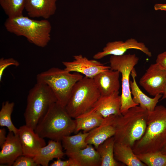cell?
Instances as JSON below:
<instances>
[{
    "label": "cell",
    "instance_id": "cell-1",
    "mask_svg": "<svg viewBox=\"0 0 166 166\" xmlns=\"http://www.w3.org/2000/svg\"><path fill=\"white\" fill-rule=\"evenodd\" d=\"M166 143V107L157 105L148 112L147 127L142 137L132 147L136 155L160 151Z\"/></svg>",
    "mask_w": 166,
    "mask_h": 166
},
{
    "label": "cell",
    "instance_id": "cell-2",
    "mask_svg": "<svg viewBox=\"0 0 166 166\" xmlns=\"http://www.w3.org/2000/svg\"><path fill=\"white\" fill-rule=\"evenodd\" d=\"M148 111L140 106L132 107L121 116H117L115 142L132 147L143 136L147 127Z\"/></svg>",
    "mask_w": 166,
    "mask_h": 166
},
{
    "label": "cell",
    "instance_id": "cell-3",
    "mask_svg": "<svg viewBox=\"0 0 166 166\" xmlns=\"http://www.w3.org/2000/svg\"><path fill=\"white\" fill-rule=\"evenodd\" d=\"M75 127V120L57 101L41 119L34 131L43 138L61 141L64 136L74 132Z\"/></svg>",
    "mask_w": 166,
    "mask_h": 166
},
{
    "label": "cell",
    "instance_id": "cell-4",
    "mask_svg": "<svg viewBox=\"0 0 166 166\" xmlns=\"http://www.w3.org/2000/svg\"><path fill=\"white\" fill-rule=\"evenodd\" d=\"M7 30L17 36H24L30 42L43 48L50 41L51 26L46 19L37 20L22 15L8 18L4 23Z\"/></svg>",
    "mask_w": 166,
    "mask_h": 166
},
{
    "label": "cell",
    "instance_id": "cell-5",
    "mask_svg": "<svg viewBox=\"0 0 166 166\" xmlns=\"http://www.w3.org/2000/svg\"><path fill=\"white\" fill-rule=\"evenodd\" d=\"M57 101L55 95L48 85L37 82L27 96L24 114L26 125L34 130L41 119Z\"/></svg>",
    "mask_w": 166,
    "mask_h": 166
},
{
    "label": "cell",
    "instance_id": "cell-6",
    "mask_svg": "<svg viewBox=\"0 0 166 166\" xmlns=\"http://www.w3.org/2000/svg\"><path fill=\"white\" fill-rule=\"evenodd\" d=\"M83 77L81 74L71 73L57 67H52L38 73L37 82L48 85L55 95L57 102L64 107L66 105L75 84Z\"/></svg>",
    "mask_w": 166,
    "mask_h": 166
},
{
    "label": "cell",
    "instance_id": "cell-7",
    "mask_svg": "<svg viewBox=\"0 0 166 166\" xmlns=\"http://www.w3.org/2000/svg\"><path fill=\"white\" fill-rule=\"evenodd\" d=\"M101 96L93 79L85 76L74 85L65 108L75 118L91 109Z\"/></svg>",
    "mask_w": 166,
    "mask_h": 166
},
{
    "label": "cell",
    "instance_id": "cell-8",
    "mask_svg": "<svg viewBox=\"0 0 166 166\" xmlns=\"http://www.w3.org/2000/svg\"><path fill=\"white\" fill-rule=\"evenodd\" d=\"M139 58L135 54L120 56L111 55L109 58L110 69L119 71L121 75V112L122 114L130 108L139 105L133 101L131 93L129 77Z\"/></svg>",
    "mask_w": 166,
    "mask_h": 166
},
{
    "label": "cell",
    "instance_id": "cell-9",
    "mask_svg": "<svg viewBox=\"0 0 166 166\" xmlns=\"http://www.w3.org/2000/svg\"><path fill=\"white\" fill-rule=\"evenodd\" d=\"M139 84L150 95L162 94L166 84V70L158 64H151L139 80Z\"/></svg>",
    "mask_w": 166,
    "mask_h": 166
},
{
    "label": "cell",
    "instance_id": "cell-10",
    "mask_svg": "<svg viewBox=\"0 0 166 166\" xmlns=\"http://www.w3.org/2000/svg\"><path fill=\"white\" fill-rule=\"evenodd\" d=\"M73 57L72 61L62 62L64 69L70 72L78 73L93 78L99 73L110 69L109 66L105 65L96 59L89 60L81 54L74 55Z\"/></svg>",
    "mask_w": 166,
    "mask_h": 166
},
{
    "label": "cell",
    "instance_id": "cell-11",
    "mask_svg": "<svg viewBox=\"0 0 166 166\" xmlns=\"http://www.w3.org/2000/svg\"><path fill=\"white\" fill-rule=\"evenodd\" d=\"M131 49L140 50L148 57L152 56V53L144 43L138 42L134 38H130L125 42L118 41L107 43L102 50L95 54L93 58L97 60L109 55H122Z\"/></svg>",
    "mask_w": 166,
    "mask_h": 166
},
{
    "label": "cell",
    "instance_id": "cell-12",
    "mask_svg": "<svg viewBox=\"0 0 166 166\" xmlns=\"http://www.w3.org/2000/svg\"><path fill=\"white\" fill-rule=\"evenodd\" d=\"M18 135L23 155L33 157L41 148L46 145L43 138L26 124L19 128Z\"/></svg>",
    "mask_w": 166,
    "mask_h": 166
},
{
    "label": "cell",
    "instance_id": "cell-13",
    "mask_svg": "<svg viewBox=\"0 0 166 166\" xmlns=\"http://www.w3.org/2000/svg\"><path fill=\"white\" fill-rule=\"evenodd\" d=\"M116 116L111 115L105 118L101 124L89 132L86 139L88 144L93 145L96 149L98 146L115 133Z\"/></svg>",
    "mask_w": 166,
    "mask_h": 166
},
{
    "label": "cell",
    "instance_id": "cell-14",
    "mask_svg": "<svg viewBox=\"0 0 166 166\" xmlns=\"http://www.w3.org/2000/svg\"><path fill=\"white\" fill-rule=\"evenodd\" d=\"M1 147V164L13 165L16 159L23 154L18 134L9 131L5 142Z\"/></svg>",
    "mask_w": 166,
    "mask_h": 166
},
{
    "label": "cell",
    "instance_id": "cell-15",
    "mask_svg": "<svg viewBox=\"0 0 166 166\" xmlns=\"http://www.w3.org/2000/svg\"><path fill=\"white\" fill-rule=\"evenodd\" d=\"M121 96L117 91L107 95H101L92 109L105 118L111 115L121 116Z\"/></svg>",
    "mask_w": 166,
    "mask_h": 166
},
{
    "label": "cell",
    "instance_id": "cell-16",
    "mask_svg": "<svg viewBox=\"0 0 166 166\" xmlns=\"http://www.w3.org/2000/svg\"><path fill=\"white\" fill-rule=\"evenodd\" d=\"M120 72L110 69L101 72L93 78L101 96H105L119 91L120 85Z\"/></svg>",
    "mask_w": 166,
    "mask_h": 166
},
{
    "label": "cell",
    "instance_id": "cell-17",
    "mask_svg": "<svg viewBox=\"0 0 166 166\" xmlns=\"http://www.w3.org/2000/svg\"><path fill=\"white\" fill-rule=\"evenodd\" d=\"M57 0H25V9L31 18L46 19L55 13Z\"/></svg>",
    "mask_w": 166,
    "mask_h": 166
},
{
    "label": "cell",
    "instance_id": "cell-18",
    "mask_svg": "<svg viewBox=\"0 0 166 166\" xmlns=\"http://www.w3.org/2000/svg\"><path fill=\"white\" fill-rule=\"evenodd\" d=\"M93 145L88 144L83 149L65 152V154L73 161L75 166H101L100 155Z\"/></svg>",
    "mask_w": 166,
    "mask_h": 166
},
{
    "label": "cell",
    "instance_id": "cell-19",
    "mask_svg": "<svg viewBox=\"0 0 166 166\" xmlns=\"http://www.w3.org/2000/svg\"><path fill=\"white\" fill-rule=\"evenodd\" d=\"M131 75L132 80L130 82V88L133 101L148 112L153 111L157 106L159 100L161 98L162 94L156 95L153 98L149 97L141 90L138 85L136 79V72L134 68L132 70Z\"/></svg>",
    "mask_w": 166,
    "mask_h": 166
},
{
    "label": "cell",
    "instance_id": "cell-20",
    "mask_svg": "<svg viewBox=\"0 0 166 166\" xmlns=\"http://www.w3.org/2000/svg\"><path fill=\"white\" fill-rule=\"evenodd\" d=\"M61 141L51 140L47 145L41 148L33 158L39 165L48 166L54 158H62L65 153Z\"/></svg>",
    "mask_w": 166,
    "mask_h": 166
},
{
    "label": "cell",
    "instance_id": "cell-21",
    "mask_svg": "<svg viewBox=\"0 0 166 166\" xmlns=\"http://www.w3.org/2000/svg\"><path fill=\"white\" fill-rule=\"evenodd\" d=\"M104 119L100 114L91 109L75 118L76 127L74 132L77 133L81 130L85 132L90 131L100 125Z\"/></svg>",
    "mask_w": 166,
    "mask_h": 166
},
{
    "label": "cell",
    "instance_id": "cell-22",
    "mask_svg": "<svg viewBox=\"0 0 166 166\" xmlns=\"http://www.w3.org/2000/svg\"><path fill=\"white\" fill-rule=\"evenodd\" d=\"M114 155L115 160L128 166H146L137 157L131 147L115 142Z\"/></svg>",
    "mask_w": 166,
    "mask_h": 166
},
{
    "label": "cell",
    "instance_id": "cell-23",
    "mask_svg": "<svg viewBox=\"0 0 166 166\" xmlns=\"http://www.w3.org/2000/svg\"><path fill=\"white\" fill-rule=\"evenodd\" d=\"M115 143L114 136L110 137L100 144L96 149L101 159V166H118L121 164L115 159L114 147Z\"/></svg>",
    "mask_w": 166,
    "mask_h": 166
},
{
    "label": "cell",
    "instance_id": "cell-24",
    "mask_svg": "<svg viewBox=\"0 0 166 166\" xmlns=\"http://www.w3.org/2000/svg\"><path fill=\"white\" fill-rule=\"evenodd\" d=\"M88 134L89 132H80L74 135L64 136L61 141L65 152L76 151L86 147L88 144L86 139Z\"/></svg>",
    "mask_w": 166,
    "mask_h": 166
},
{
    "label": "cell",
    "instance_id": "cell-25",
    "mask_svg": "<svg viewBox=\"0 0 166 166\" xmlns=\"http://www.w3.org/2000/svg\"><path fill=\"white\" fill-rule=\"evenodd\" d=\"M14 103L6 101L2 104L0 111V126L6 127L9 131L15 134H18L19 128L13 124L11 120V115L13 112Z\"/></svg>",
    "mask_w": 166,
    "mask_h": 166
},
{
    "label": "cell",
    "instance_id": "cell-26",
    "mask_svg": "<svg viewBox=\"0 0 166 166\" xmlns=\"http://www.w3.org/2000/svg\"><path fill=\"white\" fill-rule=\"evenodd\" d=\"M25 0H0V5L8 18L22 15Z\"/></svg>",
    "mask_w": 166,
    "mask_h": 166
},
{
    "label": "cell",
    "instance_id": "cell-27",
    "mask_svg": "<svg viewBox=\"0 0 166 166\" xmlns=\"http://www.w3.org/2000/svg\"><path fill=\"white\" fill-rule=\"evenodd\" d=\"M136 155L138 158L146 166H166V155L160 151Z\"/></svg>",
    "mask_w": 166,
    "mask_h": 166
},
{
    "label": "cell",
    "instance_id": "cell-28",
    "mask_svg": "<svg viewBox=\"0 0 166 166\" xmlns=\"http://www.w3.org/2000/svg\"><path fill=\"white\" fill-rule=\"evenodd\" d=\"M13 166H39L33 157L22 155L18 157L14 163Z\"/></svg>",
    "mask_w": 166,
    "mask_h": 166
},
{
    "label": "cell",
    "instance_id": "cell-29",
    "mask_svg": "<svg viewBox=\"0 0 166 166\" xmlns=\"http://www.w3.org/2000/svg\"><path fill=\"white\" fill-rule=\"evenodd\" d=\"M19 65V62L12 58L5 59L1 58L0 59V81H2L4 71L7 67L11 65L18 66Z\"/></svg>",
    "mask_w": 166,
    "mask_h": 166
},
{
    "label": "cell",
    "instance_id": "cell-30",
    "mask_svg": "<svg viewBox=\"0 0 166 166\" xmlns=\"http://www.w3.org/2000/svg\"><path fill=\"white\" fill-rule=\"evenodd\" d=\"M51 166H75L73 160L69 158L65 160H62L61 158H57L50 164Z\"/></svg>",
    "mask_w": 166,
    "mask_h": 166
},
{
    "label": "cell",
    "instance_id": "cell-31",
    "mask_svg": "<svg viewBox=\"0 0 166 166\" xmlns=\"http://www.w3.org/2000/svg\"><path fill=\"white\" fill-rule=\"evenodd\" d=\"M156 63L166 70V51L159 54L156 57Z\"/></svg>",
    "mask_w": 166,
    "mask_h": 166
},
{
    "label": "cell",
    "instance_id": "cell-32",
    "mask_svg": "<svg viewBox=\"0 0 166 166\" xmlns=\"http://www.w3.org/2000/svg\"><path fill=\"white\" fill-rule=\"evenodd\" d=\"M7 136H6V130L4 128L0 129V146L1 147L5 143Z\"/></svg>",
    "mask_w": 166,
    "mask_h": 166
},
{
    "label": "cell",
    "instance_id": "cell-33",
    "mask_svg": "<svg viewBox=\"0 0 166 166\" xmlns=\"http://www.w3.org/2000/svg\"><path fill=\"white\" fill-rule=\"evenodd\" d=\"M154 9L156 10L166 11V4H156L154 6Z\"/></svg>",
    "mask_w": 166,
    "mask_h": 166
},
{
    "label": "cell",
    "instance_id": "cell-34",
    "mask_svg": "<svg viewBox=\"0 0 166 166\" xmlns=\"http://www.w3.org/2000/svg\"><path fill=\"white\" fill-rule=\"evenodd\" d=\"M166 99V84L165 86L164 91L162 95L161 100Z\"/></svg>",
    "mask_w": 166,
    "mask_h": 166
},
{
    "label": "cell",
    "instance_id": "cell-35",
    "mask_svg": "<svg viewBox=\"0 0 166 166\" xmlns=\"http://www.w3.org/2000/svg\"><path fill=\"white\" fill-rule=\"evenodd\" d=\"M160 152L163 154L166 155V143L161 149Z\"/></svg>",
    "mask_w": 166,
    "mask_h": 166
}]
</instances>
